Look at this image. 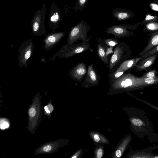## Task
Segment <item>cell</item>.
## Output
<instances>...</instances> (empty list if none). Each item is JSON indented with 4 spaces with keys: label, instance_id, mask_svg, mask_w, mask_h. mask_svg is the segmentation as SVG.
<instances>
[{
    "label": "cell",
    "instance_id": "cell-1",
    "mask_svg": "<svg viewBox=\"0 0 158 158\" xmlns=\"http://www.w3.org/2000/svg\"><path fill=\"white\" fill-rule=\"evenodd\" d=\"M110 84L114 89L135 90L146 87L140 77H137L130 73H125L116 80L110 83Z\"/></svg>",
    "mask_w": 158,
    "mask_h": 158
},
{
    "label": "cell",
    "instance_id": "cell-2",
    "mask_svg": "<svg viewBox=\"0 0 158 158\" xmlns=\"http://www.w3.org/2000/svg\"><path fill=\"white\" fill-rule=\"evenodd\" d=\"M39 92L34 96L28 110V131L34 134L42 120L43 106Z\"/></svg>",
    "mask_w": 158,
    "mask_h": 158
},
{
    "label": "cell",
    "instance_id": "cell-3",
    "mask_svg": "<svg viewBox=\"0 0 158 158\" xmlns=\"http://www.w3.org/2000/svg\"><path fill=\"white\" fill-rule=\"evenodd\" d=\"M131 51L126 43L121 42L115 46L113 53L110 59L108 69L110 73L115 71L121 64L131 56Z\"/></svg>",
    "mask_w": 158,
    "mask_h": 158
},
{
    "label": "cell",
    "instance_id": "cell-4",
    "mask_svg": "<svg viewBox=\"0 0 158 158\" xmlns=\"http://www.w3.org/2000/svg\"><path fill=\"white\" fill-rule=\"evenodd\" d=\"M90 40L87 41L82 40L81 43L71 44L67 43L50 59L54 60L56 56L63 59L68 58L77 54L81 53L88 50L91 49V46L89 42Z\"/></svg>",
    "mask_w": 158,
    "mask_h": 158
},
{
    "label": "cell",
    "instance_id": "cell-5",
    "mask_svg": "<svg viewBox=\"0 0 158 158\" xmlns=\"http://www.w3.org/2000/svg\"><path fill=\"white\" fill-rule=\"evenodd\" d=\"M90 29V26L85 20H81L71 29L68 37L67 43L71 44L78 40L87 41L90 40L92 36L90 35L88 37Z\"/></svg>",
    "mask_w": 158,
    "mask_h": 158
},
{
    "label": "cell",
    "instance_id": "cell-6",
    "mask_svg": "<svg viewBox=\"0 0 158 158\" xmlns=\"http://www.w3.org/2000/svg\"><path fill=\"white\" fill-rule=\"evenodd\" d=\"M140 22L133 25L118 24L107 28L105 32L107 34H111L117 38L129 37L134 35L133 32L128 29L135 30L140 25Z\"/></svg>",
    "mask_w": 158,
    "mask_h": 158
},
{
    "label": "cell",
    "instance_id": "cell-7",
    "mask_svg": "<svg viewBox=\"0 0 158 158\" xmlns=\"http://www.w3.org/2000/svg\"><path fill=\"white\" fill-rule=\"evenodd\" d=\"M34 44L32 39L27 40L21 44L18 50V65L21 68L27 66V62L32 56Z\"/></svg>",
    "mask_w": 158,
    "mask_h": 158
},
{
    "label": "cell",
    "instance_id": "cell-8",
    "mask_svg": "<svg viewBox=\"0 0 158 158\" xmlns=\"http://www.w3.org/2000/svg\"><path fill=\"white\" fill-rule=\"evenodd\" d=\"M100 76L95 69L93 64H89L81 85L90 86L98 85L100 81Z\"/></svg>",
    "mask_w": 158,
    "mask_h": 158
},
{
    "label": "cell",
    "instance_id": "cell-9",
    "mask_svg": "<svg viewBox=\"0 0 158 158\" xmlns=\"http://www.w3.org/2000/svg\"><path fill=\"white\" fill-rule=\"evenodd\" d=\"M96 39L98 42L97 54L103 63L109 65L110 60L108 55L110 53V50L112 49L113 47L107 45L100 38Z\"/></svg>",
    "mask_w": 158,
    "mask_h": 158
},
{
    "label": "cell",
    "instance_id": "cell-10",
    "mask_svg": "<svg viewBox=\"0 0 158 158\" xmlns=\"http://www.w3.org/2000/svg\"><path fill=\"white\" fill-rule=\"evenodd\" d=\"M87 72L86 64L84 62L79 63L69 70V74L74 81L81 82Z\"/></svg>",
    "mask_w": 158,
    "mask_h": 158
},
{
    "label": "cell",
    "instance_id": "cell-11",
    "mask_svg": "<svg viewBox=\"0 0 158 158\" xmlns=\"http://www.w3.org/2000/svg\"><path fill=\"white\" fill-rule=\"evenodd\" d=\"M60 141L57 140L44 143L35 149L34 154H49L56 152L60 146Z\"/></svg>",
    "mask_w": 158,
    "mask_h": 158
},
{
    "label": "cell",
    "instance_id": "cell-12",
    "mask_svg": "<svg viewBox=\"0 0 158 158\" xmlns=\"http://www.w3.org/2000/svg\"><path fill=\"white\" fill-rule=\"evenodd\" d=\"M64 35V32H59L48 35L44 40V50L48 51L53 48Z\"/></svg>",
    "mask_w": 158,
    "mask_h": 158
},
{
    "label": "cell",
    "instance_id": "cell-13",
    "mask_svg": "<svg viewBox=\"0 0 158 158\" xmlns=\"http://www.w3.org/2000/svg\"><path fill=\"white\" fill-rule=\"evenodd\" d=\"M158 57V53L143 58L138 62L135 67V71L150 70L149 67L153 64Z\"/></svg>",
    "mask_w": 158,
    "mask_h": 158
},
{
    "label": "cell",
    "instance_id": "cell-14",
    "mask_svg": "<svg viewBox=\"0 0 158 158\" xmlns=\"http://www.w3.org/2000/svg\"><path fill=\"white\" fill-rule=\"evenodd\" d=\"M112 15L118 21H121L132 18L135 14L130 10L117 8L112 11Z\"/></svg>",
    "mask_w": 158,
    "mask_h": 158
},
{
    "label": "cell",
    "instance_id": "cell-15",
    "mask_svg": "<svg viewBox=\"0 0 158 158\" xmlns=\"http://www.w3.org/2000/svg\"><path fill=\"white\" fill-rule=\"evenodd\" d=\"M143 59L141 56H138L134 58L127 60L122 63L117 69L125 73H130L135 68L137 63Z\"/></svg>",
    "mask_w": 158,
    "mask_h": 158
},
{
    "label": "cell",
    "instance_id": "cell-16",
    "mask_svg": "<svg viewBox=\"0 0 158 158\" xmlns=\"http://www.w3.org/2000/svg\"><path fill=\"white\" fill-rule=\"evenodd\" d=\"M150 36L148 44L139 53L138 56H141L158 45V31L149 33Z\"/></svg>",
    "mask_w": 158,
    "mask_h": 158
},
{
    "label": "cell",
    "instance_id": "cell-17",
    "mask_svg": "<svg viewBox=\"0 0 158 158\" xmlns=\"http://www.w3.org/2000/svg\"><path fill=\"white\" fill-rule=\"evenodd\" d=\"M40 13H39L35 16L32 24V31L33 33L37 36H41L45 34V32L40 27Z\"/></svg>",
    "mask_w": 158,
    "mask_h": 158
},
{
    "label": "cell",
    "instance_id": "cell-18",
    "mask_svg": "<svg viewBox=\"0 0 158 158\" xmlns=\"http://www.w3.org/2000/svg\"><path fill=\"white\" fill-rule=\"evenodd\" d=\"M143 31L145 32L149 33L158 31V22H152L145 24Z\"/></svg>",
    "mask_w": 158,
    "mask_h": 158
},
{
    "label": "cell",
    "instance_id": "cell-19",
    "mask_svg": "<svg viewBox=\"0 0 158 158\" xmlns=\"http://www.w3.org/2000/svg\"><path fill=\"white\" fill-rule=\"evenodd\" d=\"M125 73L124 71L118 69L113 73H110L108 75L110 83L116 80Z\"/></svg>",
    "mask_w": 158,
    "mask_h": 158
},
{
    "label": "cell",
    "instance_id": "cell-20",
    "mask_svg": "<svg viewBox=\"0 0 158 158\" xmlns=\"http://www.w3.org/2000/svg\"><path fill=\"white\" fill-rule=\"evenodd\" d=\"M143 83L146 87L158 84V76L152 78H143L140 77Z\"/></svg>",
    "mask_w": 158,
    "mask_h": 158
},
{
    "label": "cell",
    "instance_id": "cell-21",
    "mask_svg": "<svg viewBox=\"0 0 158 158\" xmlns=\"http://www.w3.org/2000/svg\"><path fill=\"white\" fill-rule=\"evenodd\" d=\"M154 22H158V16L148 13L143 21L140 22V25H145L148 23Z\"/></svg>",
    "mask_w": 158,
    "mask_h": 158
},
{
    "label": "cell",
    "instance_id": "cell-22",
    "mask_svg": "<svg viewBox=\"0 0 158 158\" xmlns=\"http://www.w3.org/2000/svg\"><path fill=\"white\" fill-rule=\"evenodd\" d=\"M87 1V0H77L74 7V11L77 10L80 12L82 11L85 6Z\"/></svg>",
    "mask_w": 158,
    "mask_h": 158
},
{
    "label": "cell",
    "instance_id": "cell-23",
    "mask_svg": "<svg viewBox=\"0 0 158 158\" xmlns=\"http://www.w3.org/2000/svg\"><path fill=\"white\" fill-rule=\"evenodd\" d=\"M105 43L108 46L114 47L118 44V38L114 37L107 39H103Z\"/></svg>",
    "mask_w": 158,
    "mask_h": 158
},
{
    "label": "cell",
    "instance_id": "cell-24",
    "mask_svg": "<svg viewBox=\"0 0 158 158\" xmlns=\"http://www.w3.org/2000/svg\"><path fill=\"white\" fill-rule=\"evenodd\" d=\"M156 70H150L145 72L141 77L143 78H152L156 77Z\"/></svg>",
    "mask_w": 158,
    "mask_h": 158
},
{
    "label": "cell",
    "instance_id": "cell-25",
    "mask_svg": "<svg viewBox=\"0 0 158 158\" xmlns=\"http://www.w3.org/2000/svg\"><path fill=\"white\" fill-rule=\"evenodd\" d=\"M157 53H158V45L141 56L143 58Z\"/></svg>",
    "mask_w": 158,
    "mask_h": 158
},
{
    "label": "cell",
    "instance_id": "cell-26",
    "mask_svg": "<svg viewBox=\"0 0 158 158\" xmlns=\"http://www.w3.org/2000/svg\"><path fill=\"white\" fill-rule=\"evenodd\" d=\"M132 123L135 126L137 127H141L145 125V123L140 118H133L131 121Z\"/></svg>",
    "mask_w": 158,
    "mask_h": 158
},
{
    "label": "cell",
    "instance_id": "cell-27",
    "mask_svg": "<svg viewBox=\"0 0 158 158\" xmlns=\"http://www.w3.org/2000/svg\"><path fill=\"white\" fill-rule=\"evenodd\" d=\"M10 125V124L8 121L7 119L5 118H1L0 119V128L2 130H4L8 128Z\"/></svg>",
    "mask_w": 158,
    "mask_h": 158
},
{
    "label": "cell",
    "instance_id": "cell-28",
    "mask_svg": "<svg viewBox=\"0 0 158 158\" xmlns=\"http://www.w3.org/2000/svg\"><path fill=\"white\" fill-rule=\"evenodd\" d=\"M135 158H153V156L151 154H148L144 152H140L137 153V154L135 156Z\"/></svg>",
    "mask_w": 158,
    "mask_h": 158
},
{
    "label": "cell",
    "instance_id": "cell-29",
    "mask_svg": "<svg viewBox=\"0 0 158 158\" xmlns=\"http://www.w3.org/2000/svg\"><path fill=\"white\" fill-rule=\"evenodd\" d=\"M53 109V107L51 102L44 107L45 112L48 114L49 117V114L52 112Z\"/></svg>",
    "mask_w": 158,
    "mask_h": 158
},
{
    "label": "cell",
    "instance_id": "cell-30",
    "mask_svg": "<svg viewBox=\"0 0 158 158\" xmlns=\"http://www.w3.org/2000/svg\"><path fill=\"white\" fill-rule=\"evenodd\" d=\"M149 5L153 10L158 11V0H153Z\"/></svg>",
    "mask_w": 158,
    "mask_h": 158
},
{
    "label": "cell",
    "instance_id": "cell-31",
    "mask_svg": "<svg viewBox=\"0 0 158 158\" xmlns=\"http://www.w3.org/2000/svg\"><path fill=\"white\" fill-rule=\"evenodd\" d=\"M59 19V15L57 12L54 13L51 18V21L53 23H56Z\"/></svg>",
    "mask_w": 158,
    "mask_h": 158
},
{
    "label": "cell",
    "instance_id": "cell-32",
    "mask_svg": "<svg viewBox=\"0 0 158 158\" xmlns=\"http://www.w3.org/2000/svg\"><path fill=\"white\" fill-rule=\"evenodd\" d=\"M102 149H99L97 152V157L98 158H101L102 157Z\"/></svg>",
    "mask_w": 158,
    "mask_h": 158
},
{
    "label": "cell",
    "instance_id": "cell-33",
    "mask_svg": "<svg viewBox=\"0 0 158 158\" xmlns=\"http://www.w3.org/2000/svg\"><path fill=\"white\" fill-rule=\"evenodd\" d=\"M94 141L96 142H98L100 140V138L99 135L97 134H95L94 137Z\"/></svg>",
    "mask_w": 158,
    "mask_h": 158
},
{
    "label": "cell",
    "instance_id": "cell-34",
    "mask_svg": "<svg viewBox=\"0 0 158 158\" xmlns=\"http://www.w3.org/2000/svg\"><path fill=\"white\" fill-rule=\"evenodd\" d=\"M116 156L118 157H120L122 155V152L120 150H117L115 152Z\"/></svg>",
    "mask_w": 158,
    "mask_h": 158
},
{
    "label": "cell",
    "instance_id": "cell-35",
    "mask_svg": "<svg viewBox=\"0 0 158 158\" xmlns=\"http://www.w3.org/2000/svg\"><path fill=\"white\" fill-rule=\"evenodd\" d=\"M153 158H158V155L153 156Z\"/></svg>",
    "mask_w": 158,
    "mask_h": 158
}]
</instances>
